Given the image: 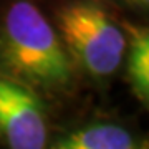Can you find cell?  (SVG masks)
<instances>
[{
    "label": "cell",
    "instance_id": "6da1fadb",
    "mask_svg": "<svg viewBox=\"0 0 149 149\" xmlns=\"http://www.w3.org/2000/svg\"><path fill=\"white\" fill-rule=\"evenodd\" d=\"M0 58L17 78L42 88L71 80V61L58 33L28 0L8 7L0 27Z\"/></svg>",
    "mask_w": 149,
    "mask_h": 149
},
{
    "label": "cell",
    "instance_id": "7a4b0ae2",
    "mask_svg": "<svg viewBox=\"0 0 149 149\" xmlns=\"http://www.w3.org/2000/svg\"><path fill=\"white\" fill-rule=\"evenodd\" d=\"M58 27L66 50L90 74L103 78L119 68L126 37L98 3L85 0L66 5L58 13Z\"/></svg>",
    "mask_w": 149,
    "mask_h": 149
},
{
    "label": "cell",
    "instance_id": "3957f363",
    "mask_svg": "<svg viewBox=\"0 0 149 149\" xmlns=\"http://www.w3.org/2000/svg\"><path fill=\"white\" fill-rule=\"evenodd\" d=\"M45 108L23 83L0 76V139L8 149H45Z\"/></svg>",
    "mask_w": 149,
    "mask_h": 149
},
{
    "label": "cell",
    "instance_id": "277c9868",
    "mask_svg": "<svg viewBox=\"0 0 149 149\" xmlns=\"http://www.w3.org/2000/svg\"><path fill=\"white\" fill-rule=\"evenodd\" d=\"M53 149H136V143L123 126L91 124L61 138Z\"/></svg>",
    "mask_w": 149,
    "mask_h": 149
},
{
    "label": "cell",
    "instance_id": "5b68a950",
    "mask_svg": "<svg viewBox=\"0 0 149 149\" xmlns=\"http://www.w3.org/2000/svg\"><path fill=\"white\" fill-rule=\"evenodd\" d=\"M128 74L134 93L143 103L149 100V33L146 28L129 27Z\"/></svg>",
    "mask_w": 149,
    "mask_h": 149
},
{
    "label": "cell",
    "instance_id": "8992f818",
    "mask_svg": "<svg viewBox=\"0 0 149 149\" xmlns=\"http://www.w3.org/2000/svg\"><path fill=\"white\" fill-rule=\"evenodd\" d=\"M126 3H129V5H134V7H139V8H146L149 3V0H124Z\"/></svg>",
    "mask_w": 149,
    "mask_h": 149
}]
</instances>
